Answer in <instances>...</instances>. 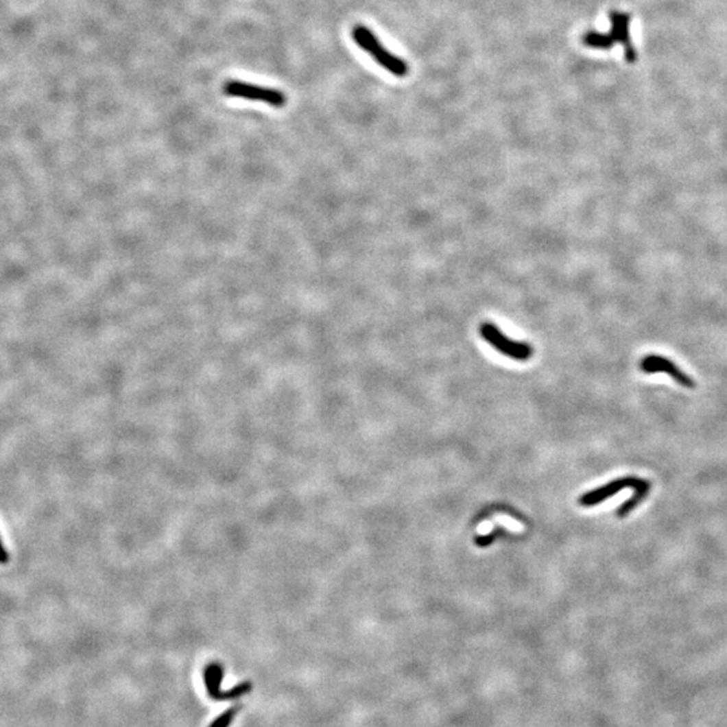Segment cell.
<instances>
[{
  "instance_id": "obj_10",
  "label": "cell",
  "mask_w": 727,
  "mask_h": 727,
  "mask_svg": "<svg viewBox=\"0 0 727 727\" xmlns=\"http://www.w3.org/2000/svg\"><path fill=\"white\" fill-rule=\"evenodd\" d=\"M8 559H10L8 552H7V549L4 548V545H3L1 540H0V563H1V564H5V563L8 562Z\"/></svg>"
},
{
  "instance_id": "obj_5",
  "label": "cell",
  "mask_w": 727,
  "mask_h": 727,
  "mask_svg": "<svg viewBox=\"0 0 727 727\" xmlns=\"http://www.w3.org/2000/svg\"><path fill=\"white\" fill-rule=\"evenodd\" d=\"M628 488H632L634 490H639V489H645V488H651V482L644 479V478H639V477H623V478H618L615 479L598 489H594L588 493H584L580 499V504L583 507H594L597 504H601L604 503L605 500L613 497L616 493L623 490V489H628Z\"/></svg>"
},
{
  "instance_id": "obj_8",
  "label": "cell",
  "mask_w": 727,
  "mask_h": 727,
  "mask_svg": "<svg viewBox=\"0 0 727 727\" xmlns=\"http://www.w3.org/2000/svg\"><path fill=\"white\" fill-rule=\"evenodd\" d=\"M651 492V488H645V489H639V490H634V494L632 499H629L628 501H625L619 509L617 510L618 517H625L628 516L630 512H633L636 507H639L643 501H645V499L648 497Z\"/></svg>"
},
{
  "instance_id": "obj_6",
  "label": "cell",
  "mask_w": 727,
  "mask_h": 727,
  "mask_svg": "<svg viewBox=\"0 0 727 727\" xmlns=\"http://www.w3.org/2000/svg\"><path fill=\"white\" fill-rule=\"evenodd\" d=\"M222 679H224V667L219 664V663H211L206 665L205 671H204V680H205V687L208 691V695L216 700V702H221V700H232V699H237L246 693H248L251 689H252V684L250 682H244L233 689L228 691L221 690V683H222Z\"/></svg>"
},
{
  "instance_id": "obj_1",
  "label": "cell",
  "mask_w": 727,
  "mask_h": 727,
  "mask_svg": "<svg viewBox=\"0 0 727 727\" xmlns=\"http://www.w3.org/2000/svg\"><path fill=\"white\" fill-rule=\"evenodd\" d=\"M612 19V30L609 34H601L595 32H588L583 36V43L594 49H610L615 42H619L625 47V57L628 62H634L637 58L636 50L632 45L629 34L630 15L619 11H612L609 14Z\"/></svg>"
},
{
  "instance_id": "obj_9",
  "label": "cell",
  "mask_w": 727,
  "mask_h": 727,
  "mask_svg": "<svg viewBox=\"0 0 727 727\" xmlns=\"http://www.w3.org/2000/svg\"><path fill=\"white\" fill-rule=\"evenodd\" d=\"M240 707L239 706H235V707H230L228 708L225 713H222L218 718L215 719V722L209 727H229L232 725L235 717L237 715Z\"/></svg>"
},
{
  "instance_id": "obj_2",
  "label": "cell",
  "mask_w": 727,
  "mask_h": 727,
  "mask_svg": "<svg viewBox=\"0 0 727 727\" xmlns=\"http://www.w3.org/2000/svg\"><path fill=\"white\" fill-rule=\"evenodd\" d=\"M352 36L355 42L385 71L395 74L396 77H404L408 73V65L405 61L387 50L368 27L356 26L352 32Z\"/></svg>"
},
{
  "instance_id": "obj_4",
  "label": "cell",
  "mask_w": 727,
  "mask_h": 727,
  "mask_svg": "<svg viewBox=\"0 0 727 727\" xmlns=\"http://www.w3.org/2000/svg\"><path fill=\"white\" fill-rule=\"evenodd\" d=\"M225 93L232 97H240L252 102H261L275 108H281L287 103L286 96L276 89L261 88L241 81H229L225 85Z\"/></svg>"
},
{
  "instance_id": "obj_3",
  "label": "cell",
  "mask_w": 727,
  "mask_h": 727,
  "mask_svg": "<svg viewBox=\"0 0 727 727\" xmlns=\"http://www.w3.org/2000/svg\"><path fill=\"white\" fill-rule=\"evenodd\" d=\"M479 334L484 341L494 348L499 353L514 361H527L534 355V349L528 342L509 338L504 331H501L492 322H484L479 326Z\"/></svg>"
},
{
  "instance_id": "obj_7",
  "label": "cell",
  "mask_w": 727,
  "mask_h": 727,
  "mask_svg": "<svg viewBox=\"0 0 727 727\" xmlns=\"http://www.w3.org/2000/svg\"><path fill=\"white\" fill-rule=\"evenodd\" d=\"M640 369L644 373H660V372L667 373L678 384L683 385L684 388L692 390L696 387V383L692 380V377H690L686 372H683L676 364L658 355H648L647 357H644L640 363Z\"/></svg>"
}]
</instances>
